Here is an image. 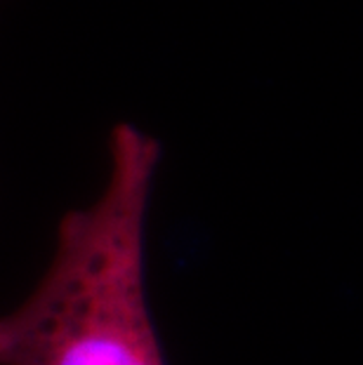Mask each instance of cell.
Listing matches in <instances>:
<instances>
[{
  "instance_id": "cell-1",
  "label": "cell",
  "mask_w": 363,
  "mask_h": 365,
  "mask_svg": "<svg viewBox=\"0 0 363 365\" xmlns=\"http://www.w3.org/2000/svg\"><path fill=\"white\" fill-rule=\"evenodd\" d=\"M158 163V139L111 130L99 196L61 217L41 281L0 316V365H165L144 274Z\"/></svg>"
}]
</instances>
